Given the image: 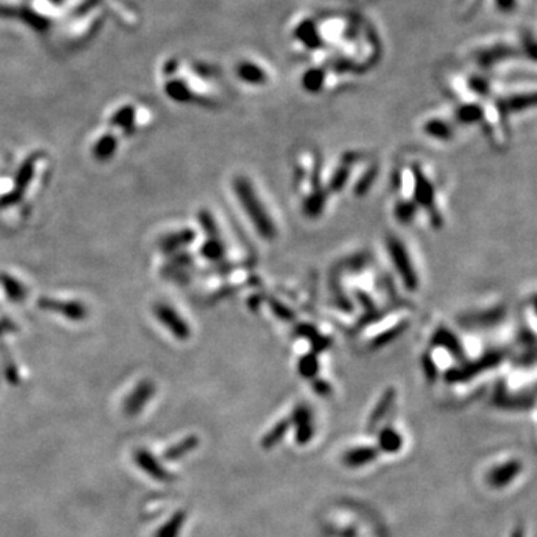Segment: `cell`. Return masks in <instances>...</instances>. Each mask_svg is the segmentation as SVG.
<instances>
[{"mask_svg":"<svg viewBox=\"0 0 537 537\" xmlns=\"http://www.w3.org/2000/svg\"><path fill=\"white\" fill-rule=\"evenodd\" d=\"M379 457V449L375 446H356L348 449L342 457V463L345 467L349 469H358L364 467Z\"/></svg>","mask_w":537,"mask_h":537,"instance_id":"cell-7","label":"cell"},{"mask_svg":"<svg viewBox=\"0 0 537 537\" xmlns=\"http://www.w3.org/2000/svg\"><path fill=\"white\" fill-rule=\"evenodd\" d=\"M423 130L427 136L436 139V141H449L453 139L454 130L449 123L440 120V118H432L427 120V123L423 126Z\"/></svg>","mask_w":537,"mask_h":537,"instance_id":"cell-12","label":"cell"},{"mask_svg":"<svg viewBox=\"0 0 537 537\" xmlns=\"http://www.w3.org/2000/svg\"><path fill=\"white\" fill-rule=\"evenodd\" d=\"M202 254L205 255L208 260L217 262V260L221 259V257L224 255V245H222V242L220 241L218 234H211V236H209L208 242H206L205 245H203Z\"/></svg>","mask_w":537,"mask_h":537,"instance_id":"cell-18","label":"cell"},{"mask_svg":"<svg viewBox=\"0 0 537 537\" xmlns=\"http://www.w3.org/2000/svg\"><path fill=\"white\" fill-rule=\"evenodd\" d=\"M40 308H45L54 312H60L72 319H81L85 317V309L78 303H64V302H52V300H40Z\"/></svg>","mask_w":537,"mask_h":537,"instance_id":"cell-13","label":"cell"},{"mask_svg":"<svg viewBox=\"0 0 537 537\" xmlns=\"http://www.w3.org/2000/svg\"><path fill=\"white\" fill-rule=\"evenodd\" d=\"M403 446V437L395 428L385 427L378 433V449L385 454L399 453Z\"/></svg>","mask_w":537,"mask_h":537,"instance_id":"cell-9","label":"cell"},{"mask_svg":"<svg viewBox=\"0 0 537 537\" xmlns=\"http://www.w3.org/2000/svg\"><path fill=\"white\" fill-rule=\"evenodd\" d=\"M522 471L520 460H509L506 463L497 464L487 474V483L491 488H504L512 483Z\"/></svg>","mask_w":537,"mask_h":537,"instance_id":"cell-4","label":"cell"},{"mask_svg":"<svg viewBox=\"0 0 537 537\" xmlns=\"http://www.w3.org/2000/svg\"><path fill=\"white\" fill-rule=\"evenodd\" d=\"M386 250H388L393 266L395 267L397 273H399L404 288L409 289V292H416L420 288V278L416 275L411 255L407 252L403 242L397 236H390L386 239Z\"/></svg>","mask_w":537,"mask_h":537,"instance_id":"cell-2","label":"cell"},{"mask_svg":"<svg viewBox=\"0 0 537 537\" xmlns=\"http://www.w3.org/2000/svg\"><path fill=\"white\" fill-rule=\"evenodd\" d=\"M349 174H351V166H349L348 163L342 165V166L335 172V174H333V176H331V179H330V186H328V188H330L331 191H336V192L340 191V190L343 188V186H345L347 182H348Z\"/></svg>","mask_w":537,"mask_h":537,"instance_id":"cell-20","label":"cell"},{"mask_svg":"<svg viewBox=\"0 0 537 537\" xmlns=\"http://www.w3.org/2000/svg\"><path fill=\"white\" fill-rule=\"evenodd\" d=\"M3 279H5V282H6V285H8V287H5V288H6V292H8L9 294H13V297H17L18 294H20V296L23 294V288H21L20 285H17L15 281H10V279H8V278H3Z\"/></svg>","mask_w":537,"mask_h":537,"instance_id":"cell-27","label":"cell"},{"mask_svg":"<svg viewBox=\"0 0 537 537\" xmlns=\"http://www.w3.org/2000/svg\"><path fill=\"white\" fill-rule=\"evenodd\" d=\"M114 149H115V141H114V139L112 137H105V139H102V141L99 142V145L96 146L94 154H96V157H98V158L105 160V158H109L111 157V154L114 153Z\"/></svg>","mask_w":537,"mask_h":537,"instance_id":"cell-24","label":"cell"},{"mask_svg":"<svg viewBox=\"0 0 537 537\" xmlns=\"http://www.w3.org/2000/svg\"><path fill=\"white\" fill-rule=\"evenodd\" d=\"M394 400H395V390L394 388L386 390L382 394V397L379 399V402L376 403L375 409H373V412H372V415L369 418V428H375L376 425H378L384 420L385 415L390 412Z\"/></svg>","mask_w":537,"mask_h":537,"instance_id":"cell-11","label":"cell"},{"mask_svg":"<svg viewBox=\"0 0 537 537\" xmlns=\"http://www.w3.org/2000/svg\"><path fill=\"white\" fill-rule=\"evenodd\" d=\"M424 369H425V375H427V378L430 379V381H434L436 379V376H437V369H436V366H434V364H433V361L432 360H425V364H424Z\"/></svg>","mask_w":537,"mask_h":537,"instance_id":"cell-28","label":"cell"},{"mask_svg":"<svg viewBox=\"0 0 537 537\" xmlns=\"http://www.w3.org/2000/svg\"><path fill=\"white\" fill-rule=\"evenodd\" d=\"M154 312L157 318L161 321V324L167 327L175 338L181 340H186L190 338V327L186 324V321L175 312L174 308H170L167 305H157Z\"/></svg>","mask_w":537,"mask_h":537,"instance_id":"cell-5","label":"cell"},{"mask_svg":"<svg viewBox=\"0 0 537 537\" xmlns=\"http://www.w3.org/2000/svg\"><path fill=\"white\" fill-rule=\"evenodd\" d=\"M314 390H315V393L318 394V395H330V393H331V386H330V384L328 382H326V381H315L314 382Z\"/></svg>","mask_w":537,"mask_h":537,"instance_id":"cell-26","label":"cell"},{"mask_svg":"<svg viewBox=\"0 0 537 537\" xmlns=\"http://www.w3.org/2000/svg\"><path fill=\"white\" fill-rule=\"evenodd\" d=\"M414 181H415V205L425 208L428 211H434V187L430 179L423 174V170L414 167Z\"/></svg>","mask_w":537,"mask_h":537,"instance_id":"cell-6","label":"cell"},{"mask_svg":"<svg viewBox=\"0 0 537 537\" xmlns=\"http://www.w3.org/2000/svg\"><path fill=\"white\" fill-rule=\"evenodd\" d=\"M432 343L439 348L446 349L448 352L453 354L455 358L461 360L464 357V351H463V347H461L460 339L455 336V333H453L449 328H446L444 326L439 327L433 333Z\"/></svg>","mask_w":537,"mask_h":537,"instance_id":"cell-8","label":"cell"},{"mask_svg":"<svg viewBox=\"0 0 537 537\" xmlns=\"http://www.w3.org/2000/svg\"><path fill=\"white\" fill-rule=\"evenodd\" d=\"M375 178H376V169L372 167V169H369L366 172V174L361 176V179H358L356 188H354V190H356V195L357 196L366 195V192L369 191V188L372 187V184L375 182Z\"/></svg>","mask_w":537,"mask_h":537,"instance_id":"cell-23","label":"cell"},{"mask_svg":"<svg viewBox=\"0 0 537 537\" xmlns=\"http://www.w3.org/2000/svg\"><path fill=\"white\" fill-rule=\"evenodd\" d=\"M239 77L250 85H264L268 81V73L264 66L255 61H245L238 68Z\"/></svg>","mask_w":537,"mask_h":537,"instance_id":"cell-10","label":"cell"},{"mask_svg":"<svg viewBox=\"0 0 537 537\" xmlns=\"http://www.w3.org/2000/svg\"><path fill=\"white\" fill-rule=\"evenodd\" d=\"M403 328H404V326H400L399 328L388 330L386 333H384L382 336H379V339L376 340V343H378V345H384V343H386V342H391L393 339H395L397 336H399V335H397V333H402Z\"/></svg>","mask_w":537,"mask_h":537,"instance_id":"cell-25","label":"cell"},{"mask_svg":"<svg viewBox=\"0 0 537 537\" xmlns=\"http://www.w3.org/2000/svg\"><path fill=\"white\" fill-rule=\"evenodd\" d=\"M503 360H504L503 352L490 351L487 354H483L482 357H479L475 361H467V363L461 364V366H458V368L448 370L445 375V379L449 384L466 382L471 378H475V376L481 375L482 372L490 370L492 368H497Z\"/></svg>","mask_w":537,"mask_h":537,"instance_id":"cell-3","label":"cell"},{"mask_svg":"<svg viewBox=\"0 0 537 537\" xmlns=\"http://www.w3.org/2000/svg\"><path fill=\"white\" fill-rule=\"evenodd\" d=\"M510 537H524V531H522V529H521V527L515 529V530L512 531V536H510Z\"/></svg>","mask_w":537,"mask_h":537,"instance_id":"cell-29","label":"cell"},{"mask_svg":"<svg viewBox=\"0 0 537 537\" xmlns=\"http://www.w3.org/2000/svg\"><path fill=\"white\" fill-rule=\"evenodd\" d=\"M233 191L257 233L266 241H273L276 238V225L251 182L245 176H236L233 181Z\"/></svg>","mask_w":537,"mask_h":537,"instance_id":"cell-1","label":"cell"},{"mask_svg":"<svg viewBox=\"0 0 537 537\" xmlns=\"http://www.w3.org/2000/svg\"><path fill=\"white\" fill-rule=\"evenodd\" d=\"M289 428H292V423H289V418H288V420L279 421L278 424H275L271 430H268V432L266 433V436L262 439V446L264 449L275 448L278 444H281V440L287 436Z\"/></svg>","mask_w":537,"mask_h":537,"instance_id":"cell-14","label":"cell"},{"mask_svg":"<svg viewBox=\"0 0 537 537\" xmlns=\"http://www.w3.org/2000/svg\"><path fill=\"white\" fill-rule=\"evenodd\" d=\"M192 238H195V233H192L191 230H184L181 233H175L174 236H170L169 239H166L165 242V248H178V246H182V245H187L192 241Z\"/></svg>","mask_w":537,"mask_h":537,"instance_id":"cell-22","label":"cell"},{"mask_svg":"<svg viewBox=\"0 0 537 537\" xmlns=\"http://www.w3.org/2000/svg\"><path fill=\"white\" fill-rule=\"evenodd\" d=\"M297 370L302 378L315 379V376L319 372V360L317 357V352H308L300 357L297 363Z\"/></svg>","mask_w":537,"mask_h":537,"instance_id":"cell-15","label":"cell"},{"mask_svg":"<svg viewBox=\"0 0 537 537\" xmlns=\"http://www.w3.org/2000/svg\"><path fill=\"white\" fill-rule=\"evenodd\" d=\"M296 428V434H294V439H296V444L303 446V445H308L310 440H312L314 437V424L312 423H308V424H302V425H297L294 427Z\"/></svg>","mask_w":537,"mask_h":537,"instance_id":"cell-21","label":"cell"},{"mask_svg":"<svg viewBox=\"0 0 537 537\" xmlns=\"http://www.w3.org/2000/svg\"><path fill=\"white\" fill-rule=\"evenodd\" d=\"M326 206V192L324 191H314L309 195L303 203V212L309 218H315L324 211Z\"/></svg>","mask_w":537,"mask_h":537,"instance_id":"cell-16","label":"cell"},{"mask_svg":"<svg viewBox=\"0 0 537 537\" xmlns=\"http://www.w3.org/2000/svg\"><path fill=\"white\" fill-rule=\"evenodd\" d=\"M416 209H418V206L415 205L414 202L402 200V202L397 203L395 208H394V217L397 218V221L402 222V224H409L415 218Z\"/></svg>","mask_w":537,"mask_h":537,"instance_id":"cell-19","label":"cell"},{"mask_svg":"<svg viewBox=\"0 0 537 537\" xmlns=\"http://www.w3.org/2000/svg\"><path fill=\"white\" fill-rule=\"evenodd\" d=\"M482 115H483V109L476 103L461 105L457 111L458 121L463 123V124H475V123L481 121Z\"/></svg>","mask_w":537,"mask_h":537,"instance_id":"cell-17","label":"cell"}]
</instances>
